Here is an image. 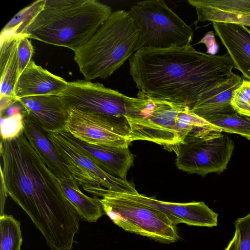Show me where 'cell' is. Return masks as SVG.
<instances>
[{
  "label": "cell",
  "mask_w": 250,
  "mask_h": 250,
  "mask_svg": "<svg viewBox=\"0 0 250 250\" xmlns=\"http://www.w3.org/2000/svg\"><path fill=\"white\" fill-rule=\"evenodd\" d=\"M1 181L29 215L51 250H71L80 216L59 179L23 132L1 140Z\"/></svg>",
  "instance_id": "obj_1"
},
{
  "label": "cell",
  "mask_w": 250,
  "mask_h": 250,
  "mask_svg": "<svg viewBox=\"0 0 250 250\" xmlns=\"http://www.w3.org/2000/svg\"><path fill=\"white\" fill-rule=\"evenodd\" d=\"M137 97L167 101L191 109L229 80L234 64L229 54L212 55L191 45L142 49L128 59Z\"/></svg>",
  "instance_id": "obj_2"
},
{
  "label": "cell",
  "mask_w": 250,
  "mask_h": 250,
  "mask_svg": "<svg viewBox=\"0 0 250 250\" xmlns=\"http://www.w3.org/2000/svg\"><path fill=\"white\" fill-rule=\"evenodd\" d=\"M112 12L110 6L96 0H45L22 34L74 51L86 42Z\"/></svg>",
  "instance_id": "obj_3"
},
{
  "label": "cell",
  "mask_w": 250,
  "mask_h": 250,
  "mask_svg": "<svg viewBox=\"0 0 250 250\" xmlns=\"http://www.w3.org/2000/svg\"><path fill=\"white\" fill-rule=\"evenodd\" d=\"M138 40L139 30L129 12L117 10L73 51L74 60L86 80L105 79L136 52Z\"/></svg>",
  "instance_id": "obj_4"
},
{
  "label": "cell",
  "mask_w": 250,
  "mask_h": 250,
  "mask_svg": "<svg viewBox=\"0 0 250 250\" xmlns=\"http://www.w3.org/2000/svg\"><path fill=\"white\" fill-rule=\"evenodd\" d=\"M128 12L139 30L136 52L191 45L193 30L165 0L139 1Z\"/></svg>",
  "instance_id": "obj_5"
},
{
  "label": "cell",
  "mask_w": 250,
  "mask_h": 250,
  "mask_svg": "<svg viewBox=\"0 0 250 250\" xmlns=\"http://www.w3.org/2000/svg\"><path fill=\"white\" fill-rule=\"evenodd\" d=\"M101 186L82 187L86 192L101 197L103 210L116 225L125 231L158 241L173 242L179 236L176 228L161 212L125 198L109 194Z\"/></svg>",
  "instance_id": "obj_6"
},
{
  "label": "cell",
  "mask_w": 250,
  "mask_h": 250,
  "mask_svg": "<svg viewBox=\"0 0 250 250\" xmlns=\"http://www.w3.org/2000/svg\"><path fill=\"white\" fill-rule=\"evenodd\" d=\"M58 96L67 110L75 109L118 118L136 117L149 102L146 99L127 96L102 83L86 80L68 82Z\"/></svg>",
  "instance_id": "obj_7"
},
{
  "label": "cell",
  "mask_w": 250,
  "mask_h": 250,
  "mask_svg": "<svg viewBox=\"0 0 250 250\" xmlns=\"http://www.w3.org/2000/svg\"><path fill=\"white\" fill-rule=\"evenodd\" d=\"M234 143L220 131L187 138L176 152V166L190 174L205 176L210 173L220 174L227 168Z\"/></svg>",
  "instance_id": "obj_8"
},
{
  "label": "cell",
  "mask_w": 250,
  "mask_h": 250,
  "mask_svg": "<svg viewBox=\"0 0 250 250\" xmlns=\"http://www.w3.org/2000/svg\"><path fill=\"white\" fill-rule=\"evenodd\" d=\"M148 100L147 106L139 115L126 118L130 127L128 142L150 141L175 152L182 144L177 128L178 112L185 105Z\"/></svg>",
  "instance_id": "obj_9"
},
{
  "label": "cell",
  "mask_w": 250,
  "mask_h": 250,
  "mask_svg": "<svg viewBox=\"0 0 250 250\" xmlns=\"http://www.w3.org/2000/svg\"><path fill=\"white\" fill-rule=\"evenodd\" d=\"M47 135L55 147L62 164L79 186H103L120 193H138L133 183L105 172L64 139L58 131L47 132Z\"/></svg>",
  "instance_id": "obj_10"
},
{
  "label": "cell",
  "mask_w": 250,
  "mask_h": 250,
  "mask_svg": "<svg viewBox=\"0 0 250 250\" xmlns=\"http://www.w3.org/2000/svg\"><path fill=\"white\" fill-rule=\"evenodd\" d=\"M65 129L74 137L89 144L128 147L130 127L126 118L107 117L69 109Z\"/></svg>",
  "instance_id": "obj_11"
},
{
  "label": "cell",
  "mask_w": 250,
  "mask_h": 250,
  "mask_svg": "<svg viewBox=\"0 0 250 250\" xmlns=\"http://www.w3.org/2000/svg\"><path fill=\"white\" fill-rule=\"evenodd\" d=\"M105 192L131 200L154 208L166 215L174 225L184 223L189 226L216 227L218 214L203 202L178 203L162 201L141 194L123 193L102 188Z\"/></svg>",
  "instance_id": "obj_12"
},
{
  "label": "cell",
  "mask_w": 250,
  "mask_h": 250,
  "mask_svg": "<svg viewBox=\"0 0 250 250\" xmlns=\"http://www.w3.org/2000/svg\"><path fill=\"white\" fill-rule=\"evenodd\" d=\"M57 131L105 172L117 178L126 180L127 173L133 165L134 159V155L128 147L91 145L75 138L65 128Z\"/></svg>",
  "instance_id": "obj_13"
},
{
  "label": "cell",
  "mask_w": 250,
  "mask_h": 250,
  "mask_svg": "<svg viewBox=\"0 0 250 250\" xmlns=\"http://www.w3.org/2000/svg\"><path fill=\"white\" fill-rule=\"evenodd\" d=\"M17 101L22 106L23 117L28 118L46 132H55L65 128L68 111L58 96H34Z\"/></svg>",
  "instance_id": "obj_14"
},
{
  "label": "cell",
  "mask_w": 250,
  "mask_h": 250,
  "mask_svg": "<svg viewBox=\"0 0 250 250\" xmlns=\"http://www.w3.org/2000/svg\"><path fill=\"white\" fill-rule=\"evenodd\" d=\"M68 83L32 60L17 80L14 96L17 100L34 96H58L64 90Z\"/></svg>",
  "instance_id": "obj_15"
},
{
  "label": "cell",
  "mask_w": 250,
  "mask_h": 250,
  "mask_svg": "<svg viewBox=\"0 0 250 250\" xmlns=\"http://www.w3.org/2000/svg\"><path fill=\"white\" fill-rule=\"evenodd\" d=\"M212 25L235 68L250 81V29L232 23L213 22Z\"/></svg>",
  "instance_id": "obj_16"
},
{
  "label": "cell",
  "mask_w": 250,
  "mask_h": 250,
  "mask_svg": "<svg viewBox=\"0 0 250 250\" xmlns=\"http://www.w3.org/2000/svg\"><path fill=\"white\" fill-rule=\"evenodd\" d=\"M23 117V132L48 168L60 181L74 179L62 164L55 147L47 136V132L28 118Z\"/></svg>",
  "instance_id": "obj_17"
},
{
  "label": "cell",
  "mask_w": 250,
  "mask_h": 250,
  "mask_svg": "<svg viewBox=\"0 0 250 250\" xmlns=\"http://www.w3.org/2000/svg\"><path fill=\"white\" fill-rule=\"evenodd\" d=\"M23 35L6 31L0 33V97L15 99L14 91L18 80V44Z\"/></svg>",
  "instance_id": "obj_18"
},
{
  "label": "cell",
  "mask_w": 250,
  "mask_h": 250,
  "mask_svg": "<svg viewBox=\"0 0 250 250\" xmlns=\"http://www.w3.org/2000/svg\"><path fill=\"white\" fill-rule=\"evenodd\" d=\"M243 80L233 73L229 80L200 99L191 110L204 119L234 111L231 105L232 95Z\"/></svg>",
  "instance_id": "obj_19"
},
{
  "label": "cell",
  "mask_w": 250,
  "mask_h": 250,
  "mask_svg": "<svg viewBox=\"0 0 250 250\" xmlns=\"http://www.w3.org/2000/svg\"><path fill=\"white\" fill-rule=\"evenodd\" d=\"M61 187L79 216L89 223L96 222L103 216V208L98 197H89L79 188L75 179L60 181Z\"/></svg>",
  "instance_id": "obj_20"
},
{
  "label": "cell",
  "mask_w": 250,
  "mask_h": 250,
  "mask_svg": "<svg viewBox=\"0 0 250 250\" xmlns=\"http://www.w3.org/2000/svg\"><path fill=\"white\" fill-rule=\"evenodd\" d=\"M188 2L195 7L200 21L232 23L250 27V14L215 9L204 5L200 0H188Z\"/></svg>",
  "instance_id": "obj_21"
},
{
  "label": "cell",
  "mask_w": 250,
  "mask_h": 250,
  "mask_svg": "<svg viewBox=\"0 0 250 250\" xmlns=\"http://www.w3.org/2000/svg\"><path fill=\"white\" fill-rule=\"evenodd\" d=\"M222 132L235 133L250 140V116L240 114L235 110L205 118Z\"/></svg>",
  "instance_id": "obj_22"
},
{
  "label": "cell",
  "mask_w": 250,
  "mask_h": 250,
  "mask_svg": "<svg viewBox=\"0 0 250 250\" xmlns=\"http://www.w3.org/2000/svg\"><path fill=\"white\" fill-rule=\"evenodd\" d=\"M22 238L20 222L12 215L0 216V250H21Z\"/></svg>",
  "instance_id": "obj_23"
},
{
  "label": "cell",
  "mask_w": 250,
  "mask_h": 250,
  "mask_svg": "<svg viewBox=\"0 0 250 250\" xmlns=\"http://www.w3.org/2000/svg\"><path fill=\"white\" fill-rule=\"evenodd\" d=\"M45 0H38L18 12L1 31H11L16 34L22 32L28 22L42 8Z\"/></svg>",
  "instance_id": "obj_24"
},
{
  "label": "cell",
  "mask_w": 250,
  "mask_h": 250,
  "mask_svg": "<svg viewBox=\"0 0 250 250\" xmlns=\"http://www.w3.org/2000/svg\"><path fill=\"white\" fill-rule=\"evenodd\" d=\"M231 105L236 112L250 116V81L243 80L234 90Z\"/></svg>",
  "instance_id": "obj_25"
},
{
  "label": "cell",
  "mask_w": 250,
  "mask_h": 250,
  "mask_svg": "<svg viewBox=\"0 0 250 250\" xmlns=\"http://www.w3.org/2000/svg\"><path fill=\"white\" fill-rule=\"evenodd\" d=\"M23 117L21 113L7 117H0V134L2 140L10 139L20 135L23 130Z\"/></svg>",
  "instance_id": "obj_26"
},
{
  "label": "cell",
  "mask_w": 250,
  "mask_h": 250,
  "mask_svg": "<svg viewBox=\"0 0 250 250\" xmlns=\"http://www.w3.org/2000/svg\"><path fill=\"white\" fill-rule=\"evenodd\" d=\"M204 5L217 9L250 14V0H200Z\"/></svg>",
  "instance_id": "obj_27"
},
{
  "label": "cell",
  "mask_w": 250,
  "mask_h": 250,
  "mask_svg": "<svg viewBox=\"0 0 250 250\" xmlns=\"http://www.w3.org/2000/svg\"><path fill=\"white\" fill-rule=\"evenodd\" d=\"M29 39L27 35L23 34L18 42V79L32 61L34 48Z\"/></svg>",
  "instance_id": "obj_28"
},
{
  "label": "cell",
  "mask_w": 250,
  "mask_h": 250,
  "mask_svg": "<svg viewBox=\"0 0 250 250\" xmlns=\"http://www.w3.org/2000/svg\"><path fill=\"white\" fill-rule=\"evenodd\" d=\"M235 230L240 235L239 250H250V211L235 221Z\"/></svg>",
  "instance_id": "obj_29"
},
{
  "label": "cell",
  "mask_w": 250,
  "mask_h": 250,
  "mask_svg": "<svg viewBox=\"0 0 250 250\" xmlns=\"http://www.w3.org/2000/svg\"><path fill=\"white\" fill-rule=\"evenodd\" d=\"M204 43L207 48L206 53L212 55H216L218 51V46L216 42L214 34L213 31L208 32L198 43Z\"/></svg>",
  "instance_id": "obj_30"
},
{
  "label": "cell",
  "mask_w": 250,
  "mask_h": 250,
  "mask_svg": "<svg viewBox=\"0 0 250 250\" xmlns=\"http://www.w3.org/2000/svg\"><path fill=\"white\" fill-rule=\"evenodd\" d=\"M240 235L235 230L234 235L225 250H239Z\"/></svg>",
  "instance_id": "obj_31"
}]
</instances>
